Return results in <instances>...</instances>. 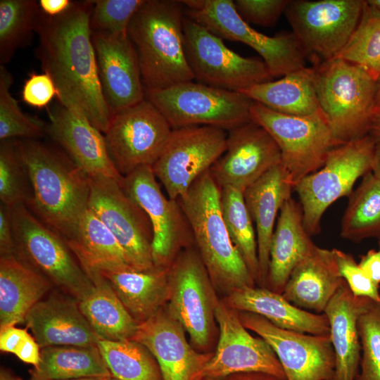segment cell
Instances as JSON below:
<instances>
[{
    "instance_id": "1",
    "label": "cell",
    "mask_w": 380,
    "mask_h": 380,
    "mask_svg": "<svg viewBox=\"0 0 380 380\" xmlns=\"http://www.w3.org/2000/svg\"><path fill=\"white\" fill-rule=\"evenodd\" d=\"M93 6L92 1H72L59 15L49 17L42 12L36 30L37 53L44 72L55 84L58 103L82 111L104 134L112 115L98 74L90 28Z\"/></svg>"
},
{
    "instance_id": "2",
    "label": "cell",
    "mask_w": 380,
    "mask_h": 380,
    "mask_svg": "<svg viewBox=\"0 0 380 380\" xmlns=\"http://www.w3.org/2000/svg\"><path fill=\"white\" fill-rule=\"evenodd\" d=\"M32 197L25 206L65 240L88 210L90 178L56 144L18 139Z\"/></svg>"
},
{
    "instance_id": "3",
    "label": "cell",
    "mask_w": 380,
    "mask_h": 380,
    "mask_svg": "<svg viewBox=\"0 0 380 380\" xmlns=\"http://www.w3.org/2000/svg\"><path fill=\"white\" fill-rule=\"evenodd\" d=\"M181 1L145 0L133 15L127 34L137 53L145 89L194 81L184 40Z\"/></svg>"
},
{
    "instance_id": "4",
    "label": "cell",
    "mask_w": 380,
    "mask_h": 380,
    "mask_svg": "<svg viewBox=\"0 0 380 380\" xmlns=\"http://www.w3.org/2000/svg\"><path fill=\"white\" fill-rule=\"evenodd\" d=\"M177 201L215 288L227 296L254 286L255 281L227 232L220 208V188L210 171L198 177Z\"/></svg>"
},
{
    "instance_id": "5",
    "label": "cell",
    "mask_w": 380,
    "mask_h": 380,
    "mask_svg": "<svg viewBox=\"0 0 380 380\" xmlns=\"http://www.w3.org/2000/svg\"><path fill=\"white\" fill-rule=\"evenodd\" d=\"M319 110L337 146L369 134L376 105V80L362 67L334 58L317 63Z\"/></svg>"
},
{
    "instance_id": "6",
    "label": "cell",
    "mask_w": 380,
    "mask_h": 380,
    "mask_svg": "<svg viewBox=\"0 0 380 380\" xmlns=\"http://www.w3.org/2000/svg\"><path fill=\"white\" fill-rule=\"evenodd\" d=\"M10 208L15 255L62 293L80 301L93 289L65 240L41 222L25 204Z\"/></svg>"
},
{
    "instance_id": "7",
    "label": "cell",
    "mask_w": 380,
    "mask_h": 380,
    "mask_svg": "<svg viewBox=\"0 0 380 380\" xmlns=\"http://www.w3.org/2000/svg\"><path fill=\"white\" fill-rule=\"evenodd\" d=\"M145 99L172 129L212 126L227 132L252 121L254 101L238 91L189 81L161 89H145Z\"/></svg>"
},
{
    "instance_id": "8",
    "label": "cell",
    "mask_w": 380,
    "mask_h": 380,
    "mask_svg": "<svg viewBox=\"0 0 380 380\" xmlns=\"http://www.w3.org/2000/svg\"><path fill=\"white\" fill-rule=\"evenodd\" d=\"M375 148L376 143L369 134L337 146L329 151L320 169L295 184L303 224L310 236L320 232L327 208L349 196L357 180L372 170Z\"/></svg>"
},
{
    "instance_id": "9",
    "label": "cell",
    "mask_w": 380,
    "mask_h": 380,
    "mask_svg": "<svg viewBox=\"0 0 380 380\" xmlns=\"http://www.w3.org/2000/svg\"><path fill=\"white\" fill-rule=\"evenodd\" d=\"M185 15L222 39L254 49L273 77L303 68L308 54L293 32L274 37L258 32L242 20L232 0H184Z\"/></svg>"
},
{
    "instance_id": "10",
    "label": "cell",
    "mask_w": 380,
    "mask_h": 380,
    "mask_svg": "<svg viewBox=\"0 0 380 380\" xmlns=\"http://www.w3.org/2000/svg\"><path fill=\"white\" fill-rule=\"evenodd\" d=\"M251 113L252 120L264 128L277 144L281 164L293 186L320 169L329 151L337 146L320 110L309 115H291L254 102Z\"/></svg>"
},
{
    "instance_id": "11",
    "label": "cell",
    "mask_w": 380,
    "mask_h": 380,
    "mask_svg": "<svg viewBox=\"0 0 380 380\" xmlns=\"http://www.w3.org/2000/svg\"><path fill=\"white\" fill-rule=\"evenodd\" d=\"M194 246L182 250L167 270L169 294L165 306L188 333L192 344L204 350L214 334L220 300Z\"/></svg>"
},
{
    "instance_id": "12",
    "label": "cell",
    "mask_w": 380,
    "mask_h": 380,
    "mask_svg": "<svg viewBox=\"0 0 380 380\" xmlns=\"http://www.w3.org/2000/svg\"><path fill=\"white\" fill-rule=\"evenodd\" d=\"M184 40L186 60L197 82L240 92L274 79L262 60L240 56L186 15Z\"/></svg>"
},
{
    "instance_id": "13",
    "label": "cell",
    "mask_w": 380,
    "mask_h": 380,
    "mask_svg": "<svg viewBox=\"0 0 380 380\" xmlns=\"http://www.w3.org/2000/svg\"><path fill=\"white\" fill-rule=\"evenodd\" d=\"M362 0H289L284 14L308 56L317 63L336 58L360 22Z\"/></svg>"
},
{
    "instance_id": "14",
    "label": "cell",
    "mask_w": 380,
    "mask_h": 380,
    "mask_svg": "<svg viewBox=\"0 0 380 380\" xmlns=\"http://www.w3.org/2000/svg\"><path fill=\"white\" fill-rule=\"evenodd\" d=\"M89 178L88 209L116 238L133 270L154 269L153 232L146 213L126 194L119 181L103 175Z\"/></svg>"
},
{
    "instance_id": "15",
    "label": "cell",
    "mask_w": 380,
    "mask_h": 380,
    "mask_svg": "<svg viewBox=\"0 0 380 380\" xmlns=\"http://www.w3.org/2000/svg\"><path fill=\"white\" fill-rule=\"evenodd\" d=\"M120 184L150 219L155 267L168 269L182 250L195 245L189 224L177 200L166 198L163 194L149 165L135 168L122 177Z\"/></svg>"
},
{
    "instance_id": "16",
    "label": "cell",
    "mask_w": 380,
    "mask_h": 380,
    "mask_svg": "<svg viewBox=\"0 0 380 380\" xmlns=\"http://www.w3.org/2000/svg\"><path fill=\"white\" fill-rule=\"evenodd\" d=\"M227 132L212 126L172 130L158 160L151 166L167 197L177 200L224 153Z\"/></svg>"
},
{
    "instance_id": "17",
    "label": "cell",
    "mask_w": 380,
    "mask_h": 380,
    "mask_svg": "<svg viewBox=\"0 0 380 380\" xmlns=\"http://www.w3.org/2000/svg\"><path fill=\"white\" fill-rule=\"evenodd\" d=\"M172 130L163 114L146 99L114 114L104 138L119 173L123 177L139 166H152Z\"/></svg>"
},
{
    "instance_id": "18",
    "label": "cell",
    "mask_w": 380,
    "mask_h": 380,
    "mask_svg": "<svg viewBox=\"0 0 380 380\" xmlns=\"http://www.w3.org/2000/svg\"><path fill=\"white\" fill-rule=\"evenodd\" d=\"M248 330L265 340L277 356L286 380H329L335 355L329 334L315 335L279 328L260 315L239 312Z\"/></svg>"
},
{
    "instance_id": "19",
    "label": "cell",
    "mask_w": 380,
    "mask_h": 380,
    "mask_svg": "<svg viewBox=\"0 0 380 380\" xmlns=\"http://www.w3.org/2000/svg\"><path fill=\"white\" fill-rule=\"evenodd\" d=\"M219 327L216 350L203 370L204 377H220L242 372H261L285 379L274 351L261 337L250 334L239 311L220 300L215 309Z\"/></svg>"
},
{
    "instance_id": "20",
    "label": "cell",
    "mask_w": 380,
    "mask_h": 380,
    "mask_svg": "<svg viewBox=\"0 0 380 380\" xmlns=\"http://www.w3.org/2000/svg\"><path fill=\"white\" fill-rule=\"evenodd\" d=\"M281 163L280 151L269 133L253 120L227 132L224 153L210 173L220 188L242 192Z\"/></svg>"
},
{
    "instance_id": "21",
    "label": "cell",
    "mask_w": 380,
    "mask_h": 380,
    "mask_svg": "<svg viewBox=\"0 0 380 380\" xmlns=\"http://www.w3.org/2000/svg\"><path fill=\"white\" fill-rule=\"evenodd\" d=\"M182 325L165 306L146 321L138 324L132 340L153 355L163 380H202L212 353H201L189 343Z\"/></svg>"
},
{
    "instance_id": "22",
    "label": "cell",
    "mask_w": 380,
    "mask_h": 380,
    "mask_svg": "<svg viewBox=\"0 0 380 380\" xmlns=\"http://www.w3.org/2000/svg\"><path fill=\"white\" fill-rule=\"evenodd\" d=\"M102 91L112 116L145 99L139 61L127 33H91Z\"/></svg>"
},
{
    "instance_id": "23",
    "label": "cell",
    "mask_w": 380,
    "mask_h": 380,
    "mask_svg": "<svg viewBox=\"0 0 380 380\" xmlns=\"http://www.w3.org/2000/svg\"><path fill=\"white\" fill-rule=\"evenodd\" d=\"M46 134L89 177L103 175L121 181L104 135L80 110L56 104L49 111Z\"/></svg>"
},
{
    "instance_id": "24",
    "label": "cell",
    "mask_w": 380,
    "mask_h": 380,
    "mask_svg": "<svg viewBox=\"0 0 380 380\" xmlns=\"http://www.w3.org/2000/svg\"><path fill=\"white\" fill-rule=\"evenodd\" d=\"M24 322L40 346H94L100 340L82 313L78 300L62 293L47 294Z\"/></svg>"
},
{
    "instance_id": "25",
    "label": "cell",
    "mask_w": 380,
    "mask_h": 380,
    "mask_svg": "<svg viewBox=\"0 0 380 380\" xmlns=\"http://www.w3.org/2000/svg\"><path fill=\"white\" fill-rule=\"evenodd\" d=\"M294 186L281 163L275 165L243 192L246 207L256 233L259 286L265 287L272 237L276 220L284 202L291 197Z\"/></svg>"
},
{
    "instance_id": "26",
    "label": "cell",
    "mask_w": 380,
    "mask_h": 380,
    "mask_svg": "<svg viewBox=\"0 0 380 380\" xmlns=\"http://www.w3.org/2000/svg\"><path fill=\"white\" fill-rule=\"evenodd\" d=\"M372 301L355 296L344 281L325 309L335 355L334 370L329 380H355L361 359L357 322Z\"/></svg>"
},
{
    "instance_id": "27",
    "label": "cell",
    "mask_w": 380,
    "mask_h": 380,
    "mask_svg": "<svg viewBox=\"0 0 380 380\" xmlns=\"http://www.w3.org/2000/svg\"><path fill=\"white\" fill-rule=\"evenodd\" d=\"M344 281L332 250L315 245L293 270L281 294L301 309L322 314Z\"/></svg>"
},
{
    "instance_id": "28",
    "label": "cell",
    "mask_w": 380,
    "mask_h": 380,
    "mask_svg": "<svg viewBox=\"0 0 380 380\" xmlns=\"http://www.w3.org/2000/svg\"><path fill=\"white\" fill-rule=\"evenodd\" d=\"M222 301L239 312L254 313L284 329L315 334H329L330 327L324 313L317 314L301 309L281 293L266 287L250 286L233 291Z\"/></svg>"
},
{
    "instance_id": "29",
    "label": "cell",
    "mask_w": 380,
    "mask_h": 380,
    "mask_svg": "<svg viewBox=\"0 0 380 380\" xmlns=\"http://www.w3.org/2000/svg\"><path fill=\"white\" fill-rule=\"evenodd\" d=\"M315 245L305 229L300 203L290 197L280 209L272 237L265 287L282 293L293 270Z\"/></svg>"
},
{
    "instance_id": "30",
    "label": "cell",
    "mask_w": 380,
    "mask_h": 380,
    "mask_svg": "<svg viewBox=\"0 0 380 380\" xmlns=\"http://www.w3.org/2000/svg\"><path fill=\"white\" fill-rule=\"evenodd\" d=\"M65 241L89 279L104 272L133 270L116 238L89 209Z\"/></svg>"
},
{
    "instance_id": "31",
    "label": "cell",
    "mask_w": 380,
    "mask_h": 380,
    "mask_svg": "<svg viewBox=\"0 0 380 380\" xmlns=\"http://www.w3.org/2000/svg\"><path fill=\"white\" fill-rule=\"evenodd\" d=\"M53 287L15 255L0 257V328L24 322L30 310Z\"/></svg>"
},
{
    "instance_id": "32",
    "label": "cell",
    "mask_w": 380,
    "mask_h": 380,
    "mask_svg": "<svg viewBox=\"0 0 380 380\" xmlns=\"http://www.w3.org/2000/svg\"><path fill=\"white\" fill-rule=\"evenodd\" d=\"M167 270H134L101 273L137 324L153 316L168 298Z\"/></svg>"
},
{
    "instance_id": "33",
    "label": "cell",
    "mask_w": 380,
    "mask_h": 380,
    "mask_svg": "<svg viewBox=\"0 0 380 380\" xmlns=\"http://www.w3.org/2000/svg\"><path fill=\"white\" fill-rule=\"evenodd\" d=\"M278 113L304 116L319 111L314 68L305 67L278 80L258 84L240 91Z\"/></svg>"
},
{
    "instance_id": "34",
    "label": "cell",
    "mask_w": 380,
    "mask_h": 380,
    "mask_svg": "<svg viewBox=\"0 0 380 380\" xmlns=\"http://www.w3.org/2000/svg\"><path fill=\"white\" fill-rule=\"evenodd\" d=\"M91 291L78 301L80 309L100 340L132 339L138 326L107 280L100 274L90 277Z\"/></svg>"
},
{
    "instance_id": "35",
    "label": "cell",
    "mask_w": 380,
    "mask_h": 380,
    "mask_svg": "<svg viewBox=\"0 0 380 380\" xmlns=\"http://www.w3.org/2000/svg\"><path fill=\"white\" fill-rule=\"evenodd\" d=\"M30 380L102 378L111 375L97 346H58L41 348L37 366L30 370Z\"/></svg>"
},
{
    "instance_id": "36",
    "label": "cell",
    "mask_w": 380,
    "mask_h": 380,
    "mask_svg": "<svg viewBox=\"0 0 380 380\" xmlns=\"http://www.w3.org/2000/svg\"><path fill=\"white\" fill-rule=\"evenodd\" d=\"M348 197L341 236L353 242L369 238L380 239V182L370 171Z\"/></svg>"
},
{
    "instance_id": "37",
    "label": "cell",
    "mask_w": 380,
    "mask_h": 380,
    "mask_svg": "<svg viewBox=\"0 0 380 380\" xmlns=\"http://www.w3.org/2000/svg\"><path fill=\"white\" fill-rule=\"evenodd\" d=\"M97 346L112 376L120 380H163L159 365L151 352L130 339L99 340Z\"/></svg>"
},
{
    "instance_id": "38",
    "label": "cell",
    "mask_w": 380,
    "mask_h": 380,
    "mask_svg": "<svg viewBox=\"0 0 380 380\" xmlns=\"http://www.w3.org/2000/svg\"><path fill=\"white\" fill-rule=\"evenodd\" d=\"M220 208L230 239L257 282L258 257L256 233L245 203L243 192L232 186L220 188Z\"/></svg>"
},
{
    "instance_id": "39",
    "label": "cell",
    "mask_w": 380,
    "mask_h": 380,
    "mask_svg": "<svg viewBox=\"0 0 380 380\" xmlns=\"http://www.w3.org/2000/svg\"><path fill=\"white\" fill-rule=\"evenodd\" d=\"M41 9L34 0L0 1V64L8 63L29 43L36 31Z\"/></svg>"
},
{
    "instance_id": "40",
    "label": "cell",
    "mask_w": 380,
    "mask_h": 380,
    "mask_svg": "<svg viewBox=\"0 0 380 380\" xmlns=\"http://www.w3.org/2000/svg\"><path fill=\"white\" fill-rule=\"evenodd\" d=\"M336 58L362 67L376 80L380 76V11L367 1L357 28Z\"/></svg>"
},
{
    "instance_id": "41",
    "label": "cell",
    "mask_w": 380,
    "mask_h": 380,
    "mask_svg": "<svg viewBox=\"0 0 380 380\" xmlns=\"http://www.w3.org/2000/svg\"><path fill=\"white\" fill-rule=\"evenodd\" d=\"M32 197L27 167L22 158L18 139L0 141V199L8 207L26 205Z\"/></svg>"
},
{
    "instance_id": "42",
    "label": "cell",
    "mask_w": 380,
    "mask_h": 380,
    "mask_svg": "<svg viewBox=\"0 0 380 380\" xmlns=\"http://www.w3.org/2000/svg\"><path fill=\"white\" fill-rule=\"evenodd\" d=\"M13 82L12 75L0 65V140L39 139L46 134L47 124L22 112L10 92Z\"/></svg>"
},
{
    "instance_id": "43",
    "label": "cell",
    "mask_w": 380,
    "mask_h": 380,
    "mask_svg": "<svg viewBox=\"0 0 380 380\" xmlns=\"http://www.w3.org/2000/svg\"><path fill=\"white\" fill-rule=\"evenodd\" d=\"M357 328L361 359L355 380H380V303L371 302L359 317Z\"/></svg>"
},
{
    "instance_id": "44",
    "label": "cell",
    "mask_w": 380,
    "mask_h": 380,
    "mask_svg": "<svg viewBox=\"0 0 380 380\" xmlns=\"http://www.w3.org/2000/svg\"><path fill=\"white\" fill-rule=\"evenodd\" d=\"M145 0H96L90 16L91 33H127L129 23Z\"/></svg>"
},
{
    "instance_id": "45",
    "label": "cell",
    "mask_w": 380,
    "mask_h": 380,
    "mask_svg": "<svg viewBox=\"0 0 380 380\" xmlns=\"http://www.w3.org/2000/svg\"><path fill=\"white\" fill-rule=\"evenodd\" d=\"M340 276L355 296L365 297L380 303L379 287L357 263L353 256L337 248L331 249Z\"/></svg>"
},
{
    "instance_id": "46",
    "label": "cell",
    "mask_w": 380,
    "mask_h": 380,
    "mask_svg": "<svg viewBox=\"0 0 380 380\" xmlns=\"http://www.w3.org/2000/svg\"><path fill=\"white\" fill-rule=\"evenodd\" d=\"M0 350L15 355L23 362L36 367L40 361L41 348L26 329L8 326L0 328Z\"/></svg>"
},
{
    "instance_id": "47",
    "label": "cell",
    "mask_w": 380,
    "mask_h": 380,
    "mask_svg": "<svg viewBox=\"0 0 380 380\" xmlns=\"http://www.w3.org/2000/svg\"><path fill=\"white\" fill-rule=\"evenodd\" d=\"M289 0H235L234 8L243 21L262 27L274 26Z\"/></svg>"
},
{
    "instance_id": "48",
    "label": "cell",
    "mask_w": 380,
    "mask_h": 380,
    "mask_svg": "<svg viewBox=\"0 0 380 380\" xmlns=\"http://www.w3.org/2000/svg\"><path fill=\"white\" fill-rule=\"evenodd\" d=\"M57 95L58 91L52 78L45 72L30 73L22 90L23 101L38 108L46 106Z\"/></svg>"
},
{
    "instance_id": "49",
    "label": "cell",
    "mask_w": 380,
    "mask_h": 380,
    "mask_svg": "<svg viewBox=\"0 0 380 380\" xmlns=\"http://www.w3.org/2000/svg\"><path fill=\"white\" fill-rule=\"evenodd\" d=\"M15 254V243L11 219L10 208L0 203V255Z\"/></svg>"
},
{
    "instance_id": "50",
    "label": "cell",
    "mask_w": 380,
    "mask_h": 380,
    "mask_svg": "<svg viewBox=\"0 0 380 380\" xmlns=\"http://www.w3.org/2000/svg\"><path fill=\"white\" fill-rule=\"evenodd\" d=\"M358 264L369 278L380 286V246L377 250L371 249L362 255Z\"/></svg>"
},
{
    "instance_id": "51",
    "label": "cell",
    "mask_w": 380,
    "mask_h": 380,
    "mask_svg": "<svg viewBox=\"0 0 380 380\" xmlns=\"http://www.w3.org/2000/svg\"><path fill=\"white\" fill-rule=\"evenodd\" d=\"M70 0H40L39 5L42 12L49 17L59 15L72 5Z\"/></svg>"
},
{
    "instance_id": "52",
    "label": "cell",
    "mask_w": 380,
    "mask_h": 380,
    "mask_svg": "<svg viewBox=\"0 0 380 380\" xmlns=\"http://www.w3.org/2000/svg\"><path fill=\"white\" fill-rule=\"evenodd\" d=\"M202 380H285L261 372L236 373L220 377H204Z\"/></svg>"
},
{
    "instance_id": "53",
    "label": "cell",
    "mask_w": 380,
    "mask_h": 380,
    "mask_svg": "<svg viewBox=\"0 0 380 380\" xmlns=\"http://www.w3.org/2000/svg\"><path fill=\"white\" fill-rule=\"evenodd\" d=\"M369 135L372 137L376 145H380V106L376 108Z\"/></svg>"
},
{
    "instance_id": "54",
    "label": "cell",
    "mask_w": 380,
    "mask_h": 380,
    "mask_svg": "<svg viewBox=\"0 0 380 380\" xmlns=\"http://www.w3.org/2000/svg\"><path fill=\"white\" fill-rule=\"evenodd\" d=\"M371 172L380 182V145L376 144V148Z\"/></svg>"
},
{
    "instance_id": "55",
    "label": "cell",
    "mask_w": 380,
    "mask_h": 380,
    "mask_svg": "<svg viewBox=\"0 0 380 380\" xmlns=\"http://www.w3.org/2000/svg\"><path fill=\"white\" fill-rule=\"evenodd\" d=\"M0 380H22V379L14 374L8 369L1 367Z\"/></svg>"
},
{
    "instance_id": "56",
    "label": "cell",
    "mask_w": 380,
    "mask_h": 380,
    "mask_svg": "<svg viewBox=\"0 0 380 380\" xmlns=\"http://www.w3.org/2000/svg\"><path fill=\"white\" fill-rule=\"evenodd\" d=\"M376 108L380 106V76L376 80Z\"/></svg>"
},
{
    "instance_id": "57",
    "label": "cell",
    "mask_w": 380,
    "mask_h": 380,
    "mask_svg": "<svg viewBox=\"0 0 380 380\" xmlns=\"http://www.w3.org/2000/svg\"><path fill=\"white\" fill-rule=\"evenodd\" d=\"M367 3L374 8L380 11V0H369Z\"/></svg>"
},
{
    "instance_id": "58",
    "label": "cell",
    "mask_w": 380,
    "mask_h": 380,
    "mask_svg": "<svg viewBox=\"0 0 380 380\" xmlns=\"http://www.w3.org/2000/svg\"><path fill=\"white\" fill-rule=\"evenodd\" d=\"M100 379H101V378H82V379H61V380H100ZM54 380H58V379H54Z\"/></svg>"
},
{
    "instance_id": "59",
    "label": "cell",
    "mask_w": 380,
    "mask_h": 380,
    "mask_svg": "<svg viewBox=\"0 0 380 380\" xmlns=\"http://www.w3.org/2000/svg\"><path fill=\"white\" fill-rule=\"evenodd\" d=\"M100 380H120V379L115 378V376H113L112 375H110V376H108L102 377V378H101Z\"/></svg>"
},
{
    "instance_id": "60",
    "label": "cell",
    "mask_w": 380,
    "mask_h": 380,
    "mask_svg": "<svg viewBox=\"0 0 380 380\" xmlns=\"http://www.w3.org/2000/svg\"><path fill=\"white\" fill-rule=\"evenodd\" d=\"M379 246H380V239H379ZM379 292H380V287H379Z\"/></svg>"
}]
</instances>
